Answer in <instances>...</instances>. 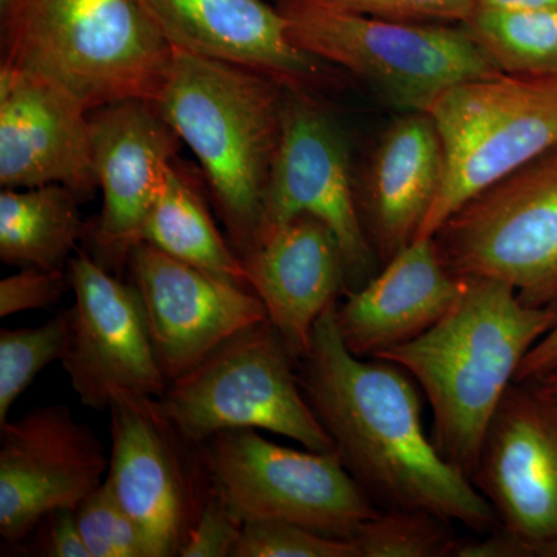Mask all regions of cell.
<instances>
[{
    "label": "cell",
    "mask_w": 557,
    "mask_h": 557,
    "mask_svg": "<svg viewBox=\"0 0 557 557\" xmlns=\"http://www.w3.org/2000/svg\"><path fill=\"white\" fill-rule=\"evenodd\" d=\"M557 372V322L523 359L516 383H537Z\"/></svg>",
    "instance_id": "d6a6232c"
},
{
    "label": "cell",
    "mask_w": 557,
    "mask_h": 557,
    "mask_svg": "<svg viewBox=\"0 0 557 557\" xmlns=\"http://www.w3.org/2000/svg\"><path fill=\"white\" fill-rule=\"evenodd\" d=\"M200 448L209 485L240 523L281 520L350 541L380 512L336 450L287 448L252 429L219 432Z\"/></svg>",
    "instance_id": "ba28073f"
},
{
    "label": "cell",
    "mask_w": 557,
    "mask_h": 557,
    "mask_svg": "<svg viewBox=\"0 0 557 557\" xmlns=\"http://www.w3.org/2000/svg\"><path fill=\"white\" fill-rule=\"evenodd\" d=\"M300 215L321 220L335 234L346 263L347 292L373 277L376 252L359 212L343 132L309 91L285 89L281 143L258 242Z\"/></svg>",
    "instance_id": "8fae6325"
},
{
    "label": "cell",
    "mask_w": 557,
    "mask_h": 557,
    "mask_svg": "<svg viewBox=\"0 0 557 557\" xmlns=\"http://www.w3.org/2000/svg\"><path fill=\"white\" fill-rule=\"evenodd\" d=\"M432 239L454 276L494 278L557 309V148L472 197Z\"/></svg>",
    "instance_id": "9c48e42d"
},
{
    "label": "cell",
    "mask_w": 557,
    "mask_h": 557,
    "mask_svg": "<svg viewBox=\"0 0 557 557\" xmlns=\"http://www.w3.org/2000/svg\"><path fill=\"white\" fill-rule=\"evenodd\" d=\"M233 557H358V549L348 539L281 520H258L244 523Z\"/></svg>",
    "instance_id": "83f0119b"
},
{
    "label": "cell",
    "mask_w": 557,
    "mask_h": 557,
    "mask_svg": "<svg viewBox=\"0 0 557 557\" xmlns=\"http://www.w3.org/2000/svg\"><path fill=\"white\" fill-rule=\"evenodd\" d=\"M95 166L102 208L87 225L94 258L108 271H123L174 161L180 139L156 102L126 100L90 112Z\"/></svg>",
    "instance_id": "2e32d148"
},
{
    "label": "cell",
    "mask_w": 557,
    "mask_h": 557,
    "mask_svg": "<svg viewBox=\"0 0 557 557\" xmlns=\"http://www.w3.org/2000/svg\"><path fill=\"white\" fill-rule=\"evenodd\" d=\"M108 471L101 440L67 406L7 420L0 424V536L20 544L50 512L78 508Z\"/></svg>",
    "instance_id": "5bb4252c"
},
{
    "label": "cell",
    "mask_w": 557,
    "mask_h": 557,
    "mask_svg": "<svg viewBox=\"0 0 557 557\" xmlns=\"http://www.w3.org/2000/svg\"><path fill=\"white\" fill-rule=\"evenodd\" d=\"M75 306L61 358L79 401L106 409L120 394L160 398L170 386L146 322L137 288L79 251L69 260Z\"/></svg>",
    "instance_id": "7c38bea8"
},
{
    "label": "cell",
    "mask_w": 557,
    "mask_h": 557,
    "mask_svg": "<svg viewBox=\"0 0 557 557\" xmlns=\"http://www.w3.org/2000/svg\"><path fill=\"white\" fill-rule=\"evenodd\" d=\"M336 306L314 325L298 375L344 467L384 509H420L480 536L493 533V507L424 429L412 376L386 359L355 357L341 338Z\"/></svg>",
    "instance_id": "6da1fadb"
},
{
    "label": "cell",
    "mask_w": 557,
    "mask_h": 557,
    "mask_svg": "<svg viewBox=\"0 0 557 557\" xmlns=\"http://www.w3.org/2000/svg\"><path fill=\"white\" fill-rule=\"evenodd\" d=\"M443 170L442 139L426 112H408L384 132L370 163L361 211L370 244L384 263L417 239Z\"/></svg>",
    "instance_id": "44dd1931"
},
{
    "label": "cell",
    "mask_w": 557,
    "mask_h": 557,
    "mask_svg": "<svg viewBox=\"0 0 557 557\" xmlns=\"http://www.w3.org/2000/svg\"><path fill=\"white\" fill-rule=\"evenodd\" d=\"M461 25L502 73L557 76V10L475 9Z\"/></svg>",
    "instance_id": "cb8c5ba5"
},
{
    "label": "cell",
    "mask_w": 557,
    "mask_h": 557,
    "mask_svg": "<svg viewBox=\"0 0 557 557\" xmlns=\"http://www.w3.org/2000/svg\"><path fill=\"white\" fill-rule=\"evenodd\" d=\"M242 530L244 523L231 515L226 505L211 490L178 556L233 557L239 545Z\"/></svg>",
    "instance_id": "f546056e"
},
{
    "label": "cell",
    "mask_w": 557,
    "mask_h": 557,
    "mask_svg": "<svg viewBox=\"0 0 557 557\" xmlns=\"http://www.w3.org/2000/svg\"><path fill=\"white\" fill-rule=\"evenodd\" d=\"M109 410L106 482L141 531L150 557L178 556L212 490L201 448L175 431L157 398L120 394Z\"/></svg>",
    "instance_id": "30bf717a"
},
{
    "label": "cell",
    "mask_w": 557,
    "mask_h": 557,
    "mask_svg": "<svg viewBox=\"0 0 557 557\" xmlns=\"http://www.w3.org/2000/svg\"><path fill=\"white\" fill-rule=\"evenodd\" d=\"M183 438L203 445L219 432L267 431L327 453L335 442L309 399L298 361L267 319L223 343L157 398Z\"/></svg>",
    "instance_id": "52a82bcc"
},
{
    "label": "cell",
    "mask_w": 557,
    "mask_h": 557,
    "mask_svg": "<svg viewBox=\"0 0 557 557\" xmlns=\"http://www.w3.org/2000/svg\"><path fill=\"white\" fill-rule=\"evenodd\" d=\"M69 339V313L61 311L38 327L0 332V424L36 376L62 358Z\"/></svg>",
    "instance_id": "484cf974"
},
{
    "label": "cell",
    "mask_w": 557,
    "mask_h": 557,
    "mask_svg": "<svg viewBox=\"0 0 557 557\" xmlns=\"http://www.w3.org/2000/svg\"><path fill=\"white\" fill-rule=\"evenodd\" d=\"M358 557H446L458 539L453 522L420 509H386L350 539Z\"/></svg>",
    "instance_id": "d4e9b609"
},
{
    "label": "cell",
    "mask_w": 557,
    "mask_h": 557,
    "mask_svg": "<svg viewBox=\"0 0 557 557\" xmlns=\"http://www.w3.org/2000/svg\"><path fill=\"white\" fill-rule=\"evenodd\" d=\"M276 7L298 49L369 81L406 112H424L443 90L502 73L461 24L388 20L332 0Z\"/></svg>",
    "instance_id": "5b68a950"
},
{
    "label": "cell",
    "mask_w": 557,
    "mask_h": 557,
    "mask_svg": "<svg viewBox=\"0 0 557 557\" xmlns=\"http://www.w3.org/2000/svg\"><path fill=\"white\" fill-rule=\"evenodd\" d=\"M534 384H537V386L541 387L545 394H548L549 397L557 399V372L545 376L544 380L537 381V383Z\"/></svg>",
    "instance_id": "d590c367"
},
{
    "label": "cell",
    "mask_w": 557,
    "mask_h": 557,
    "mask_svg": "<svg viewBox=\"0 0 557 557\" xmlns=\"http://www.w3.org/2000/svg\"><path fill=\"white\" fill-rule=\"evenodd\" d=\"M556 322L557 309L528 306L508 284L467 277L445 317L376 359L412 376L431 406L435 446L471 479L505 392Z\"/></svg>",
    "instance_id": "7a4b0ae2"
},
{
    "label": "cell",
    "mask_w": 557,
    "mask_h": 557,
    "mask_svg": "<svg viewBox=\"0 0 557 557\" xmlns=\"http://www.w3.org/2000/svg\"><path fill=\"white\" fill-rule=\"evenodd\" d=\"M471 482L505 531L504 557L557 534V399L512 383L483 440Z\"/></svg>",
    "instance_id": "4fadbf2b"
},
{
    "label": "cell",
    "mask_w": 557,
    "mask_h": 557,
    "mask_svg": "<svg viewBox=\"0 0 557 557\" xmlns=\"http://www.w3.org/2000/svg\"><path fill=\"white\" fill-rule=\"evenodd\" d=\"M2 64L57 81L87 110L159 101L174 49L135 0H0Z\"/></svg>",
    "instance_id": "277c9868"
},
{
    "label": "cell",
    "mask_w": 557,
    "mask_h": 557,
    "mask_svg": "<svg viewBox=\"0 0 557 557\" xmlns=\"http://www.w3.org/2000/svg\"><path fill=\"white\" fill-rule=\"evenodd\" d=\"M520 557H557V534L536 544L525 545Z\"/></svg>",
    "instance_id": "e575fe53"
},
{
    "label": "cell",
    "mask_w": 557,
    "mask_h": 557,
    "mask_svg": "<svg viewBox=\"0 0 557 557\" xmlns=\"http://www.w3.org/2000/svg\"><path fill=\"white\" fill-rule=\"evenodd\" d=\"M344 9L388 20L463 24L479 0H332Z\"/></svg>",
    "instance_id": "4dcf8cb0"
},
{
    "label": "cell",
    "mask_w": 557,
    "mask_h": 557,
    "mask_svg": "<svg viewBox=\"0 0 557 557\" xmlns=\"http://www.w3.org/2000/svg\"><path fill=\"white\" fill-rule=\"evenodd\" d=\"M72 289L67 270L21 269L0 282V318L21 311L49 309Z\"/></svg>",
    "instance_id": "f1b7e54d"
},
{
    "label": "cell",
    "mask_w": 557,
    "mask_h": 557,
    "mask_svg": "<svg viewBox=\"0 0 557 557\" xmlns=\"http://www.w3.org/2000/svg\"><path fill=\"white\" fill-rule=\"evenodd\" d=\"M478 9L557 10V0H479Z\"/></svg>",
    "instance_id": "836d02e7"
},
{
    "label": "cell",
    "mask_w": 557,
    "mask_h": 557,
    "mask_svg": "<svg viewBox=\"0 0 557 557\" xmlns=\"http://www.w3.org/2000/svg\"><path fill=\"white\" fill-rule=\"evenodd\" d=\"M127 269L170 383L233 336L269 319L252 289L212 276L146 242L134 248Z\"/></svg>",
    "instance_id": "9a60e30c"
},
{
    "label": "cell",
    "mask_w": 557,
    "mask_h": 557,
    "mask_svg": "<svg viewBox=\"0 0 557 557\" xmlns=\"http://www.w3.org/2000/svg\"><path fill=\"white\" fill-rule=\"evenodd\" d=\"M0 185H62L81 201L100 189L90 112L57 81L0 64Z\"/></svg>",
    "instance_id": "e0dca14e"
},
{
    "label": "cell",
    "mask_w": 557,
    "mask_h": 557,
    "mask_svg": "<svg viewBox=\"0 0 557 557\" xmlns=\"http://www.w3.org/2000/svg\"><path fill=\"white\" fill-rule=\"evenodd\" d=\"M141 242L212 276L249 288L244 260L223 239L199 188L174 161L164 171Z\"/></svg>",
    "instance_id": "603a6c76"
},
{
    "label": "cell",
    "mask_w": 557,
    "mask_h": 557,
    "mask_svg": "<svg viewBox=\"0 0 557 557\" xmlns=\"http://www.w3.org/2000/svg\"><path fill=\"white\" fill-rule=\"evenodd\" d=\"M285 89L256 70L174 50L156 102L199 159L240 258L258 242L281 143Z\"/></svg>",
    "instance_id": "3957f363"
},
{
    "label": "cell",
    "mask_w": 557,
    "mask_h": 557,
    "mask_svg": "<svg viewBox=\"0 0 557 557\" xmlns=\"http://www.w3.org/2000/svg\"><path fill=\"white\" fill-rule=\"evenodd\" d=\"M81 200L62 185L0 193V259L20 269L65 270L87 234Z\"/></svg>",
    "instance_id": "7402d4cb"
},
{
    "label": "cell",
    "mask_w": 557,
    "mask_h": 557,
    "mask_svg": "<svg viewBox=\"0 0 557 557\" xmlns=\"http://www.w3.org/2000/svg\"><path fill=\"white\" fill-rule=\"evenodd\" d=\"M242 260L249 288L298 361L309 350L319 318L347 292L335 234L321 220L300 215L263 234Z\"/></svg>",
    "instance_id": "d6986e66"
},
{
    "label": "cell",
    "mask_w": 557,
    "mask_h": 557,
    "mask_svg": "<svg viewBox=\"0 0 557 557\" xmlns=\"http://www.w3.org/2000/svg\"><path fill=\"white\" fill-rule=\"evenodd\" d=\"M174 50L263 73L287 89L307 91L324 61L289 40L269 0H135Z\"/></svg>",
    "instance_id": "ac0fdd59"
},
{
    "label": "cell",
    "mask_w": 557,
    "mask_h": 557,
    "mask_svg": "<svg viewBox=\"0 0 557 557\" xmlns=\"http://www.w3.org/2000/svg\"><path fill=\"white\" fill-rule=\"evenodd\" d=\"M424 112L442 139L445 170L417 239H432L472 197L557 148V76L465 81Z\"/></svg>",
    "instance_id": "8992f818"
},
{
    "label": "cell",
    "mask_w": 557,
    "mask_h": 557,
    "mask_svg": "<svg viewBox=\"0 0 557 557\" xmlns=\"http://www.w3.org/2000/svg\"><path fill=\"white\" fill-rule=\"evenodd\" d=\"M40 555L51 557H90L83 534H81L76 509L61 508L50 512L46 519Z\"/></svg>",
    "instance_id": "1f68e13d"
},
{
    "label": "cell",
    "mask_w": 557,
    "mask_h": 557,
    "mask_svg": "<svg viewBox=\"0 0 557 557\" xmlns=\"http://www.w3.org/2000/svg\"><path fill=\"white\" fill-rule=\"evenodd\" d=\"M76 519L90 557H150L141 531L106 480L81 502Z\"/></svg>",
    "instance_id": "4316f807"
},
{
    "label": "cell",
    "mask_w": 557,
    "mask_h": 557,
    "mask_svg": "<svg viewBox=\"0 0 557 557\" xmlns=\"http://www.w3.org/2000/svg\"><path fill=\"white\" fill-rule=\"evenodd\" d=\"M463 288L434 239H416L336 306L341 338L355 357L379 358L423 335L448 313Z\"/></svg>",
    "instance_id": "ffe728a7"
}]
</instances>
